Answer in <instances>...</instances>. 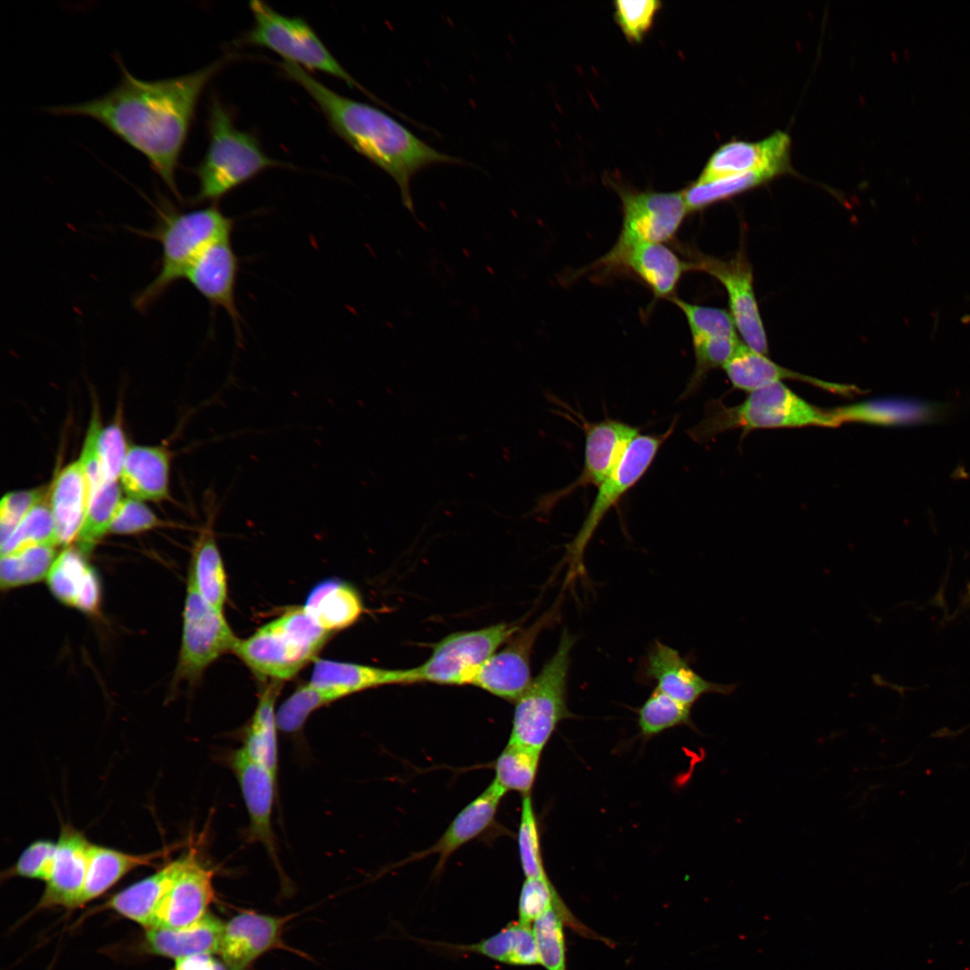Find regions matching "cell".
Instances as JSON below:
<instances>
[{"instance_id":"39","label":"cell","mask_w":970,"mask_h":970,"mask_svg":"<svg viewBox=\"0 0 970 970\" xmlns=\"http://www.w3.org/2000/svg\"><path fill=\"white\" fill-rule=\"evenodd\" d=\"M56 545L41 544L1 555L3 590L39 582L47 578L56 558Z\"/></svg>"},{"instance_id":"12","label":"cell","mask_w":970,"mask_h":970,"mask_svg":"<svg viewBox=\"0 0 970 970\" xmlns=\"http://www.w3.org/2000/svg\"><path fill=\"white\" fill-rule=\"evenodd\" d=\"M622 225L613 248L672 239L689 212L682 192L618 190Z\"/></svg>"},{"instance_id":"55","label":"cell","mask_w":970,"mask_h":970,"mask_svg":"<svg viewBox=\"0 0 970 970\" xmlns=\"http://www.w3.org/2000/svg\"><path fill=\"white\" fill-rule=\"evenodd\" d=\"M962 321H963V322H965V323H970V314H968V315H965V316H964V317L962 318Z\"/></svg>"},{"instance_id":"21","label":"cell","mask_w":970,"mask_h":970,"mask_svg":"<svg viewBox=\"0 0 970 970\" xmlns=\"http://www.w3.org/2000/svg\"><path fill=\"white\" fill-rule=\"evenodd\" d=\"M789 152L790 138L782 131L758 142L732 141L713 153L696 181L754 171H770L779 175L789 170Z\"/></svg>"},{"instance_id":"53","label":"cell","mask_w":970,"mask_h":970,"mask_svg":"<svg viewBox=\"0 0 970 970\" xmlns=\"http://www.w3.org/2000/svg\"><path fill=\"white\" fill-rule=\"evenodd\" d=\"M44 489L13 491L0 503V541L5 542L29 511L45 498Z\"/></svg>"},{"instance_id":"14","label":"cell","mask_w":970,"mask_h":970,"mask_svg":"<svg viewBox=\"0 0 970 970\" xmlns=\"http://www.w3.org/2000/svg\"><path fill=\"white\" fill-rule=\"evenodd\" d=\"M690 264L691 269L704 271L723 285L728 297L729 313L744 343L766 355L767 336L754 291L753 271L744 255L738 253L728 260L701 256Z\"/></svg>"},{"instance_id":"27","label":"cell","mask_w":970,"mask_h":970,"mask_svg":"<svg viewBox=\"0 0 970 970\" xmlns=\"http://www.w3.org/2000/svg\"><path fill=\"white\" fill-rule=\"evenodd\" d=\"M78 549L66 547L56 558L47 582L62 603L88 613L99 609L101 586L94 569Z\"/></svg>"},{"instance_id":"47","label":"cell","mask_w":970,"mask_h":970,"mask_svg":"<svg viewBox=\"0 0 970 970\" xmlns=\"http://www.w3.org/2000/svg\"><path fill=\"white\" fill-rule=\"evenodd\" d=\"M517 846L525 878H547L542 857L540 834L531 794L523 796Z\"/></svg>"},{"instance_id":"4","label":"cell","mask_w":970,"mask_h":970,"mask_svg":"<svg viewBox=\"0 0 970 970\" xmlns=\"http://www.w3.org/2000/svg\"><path fill=\"white\" fill-rule=\"evenodd\" d=\"M159 201L158 222L147 235L161 243V265L156 276L135 300L139 310L147 308L173 283L185 278L198 256L215 241L232 236L234 226V220L225 215L216 203L182 212L164 198Z\"/></svg>"},{"instance_id":"15","label":"cell","mask_w":970,"mask_h":970,"mask_svg":"<svg viewBox=\"0 0 970 970\" xmlns=\"http://www.w3.org/2000/svg\"><path fill=\"white\" fill-rule=\"evenodd\" d=\"M184 864L154 914L150 928L181 929L203 918L216 898L215 870L205 864L196 848L185 853Z\"/></svg>"},{"instance_id":"2","label":"cell","mask_w":970,"mask_h":970,"mask_svg":"<svg viewBox=\"0 0 970 970\" xmlns=\"http://www.w3.org/2000/svg\"><path fill=\"white\" fill-rule=\"evenodd\" d=\"M279 67L306 91L340 138L394 180L409 210L413 211L410 181L415 174L437 163H463L432 147L382 110L330 89L305 69L284 60Z\"/></svg>"},{"instance_id":"36","label":"cell","mask_w":970,"mask_h":970,"mask_svg":"<svg viewBox=\"0 0 970 970\" xmlns=\"http://www.w3.org/2000/svg\"><path fill=\"white\" fill-rule=\"evenodd\" d=\"M303 607L322 628L331 633L351 626L364 612L358 592L338 579L317 584Z\"/></svg>"},{"instance_id":"18","label":"cell","mask_w":970,"mask_h":970,"mask_svg":"<svg viewBox=\"0 0 970 970\" xmlns=\"http://www.w3.org/2000/svg\"><path fill=\"white\" fill-rule=\"evenodd\" d=\"M92 842L68 824L61 826L52 870L36 910L80 907Z\"/></svg>"},{"instance_id":"25","label":"cell","mask_w":970,"mask_h":970,"mask_svg":"<svg viewBox=\"0 0 970 970\" xmlns=\"http://www.w3.org/2000/svg\"><path fill=\"white\" fill-rule=\"evenodd\" d=\"M723 369L734 388L748 392L772 383L789 379L807 383L842 396L851 397L854 393H861V390L854 385L826 382L781 366L772 361L766 355L751 349L745 343Z\"/></svg>"},{"instance_id":"43","label":"cell","mask_w":970,"mask_h":970,"mask_svg":"<svg viewBox=\"0 0 970 970\" xmlns=\"http://www.w3.org/2000/svg\"><path fill=\"white\" fill-rule=\"evenodd\" d=\"M691 710L655 688L638 711L640 734L650 737L675 727H692Z\"/></svg>"},{"instance_id":"40","label":"cell","mask_w":970,"mask_h":970,"mask_svg":"<svg viewBox=\"0 0 970 970\" xmlns=\"http://www.w3.org/2000/svg\"><path fill=\"white\" fill-rule=\"evenodd\" d=\"M541 753L508 740L495 762L493 781L506 792L516 791L522 796L531 794Z\"/></svg>"},{"instance_id":"31","label":"cell","mask_w":970,"mask_h":970,"mask_svg":"<svg viewBox=\"0 0 970 970\" xmlns=\"http://www.w3.org/2000/svg\"><path fill=\"white\" fill-rule=\"evenodd\" d=\"M938 410L934 404L900 397L875 398L831 409L838 426L862 423L876 426H906L932 419Z\"/></svg>"},{"instance_id":"23","label":"cell","mask_w":970,"mask_h":970,"mask_svg":"<svg viewBox=\"0 0 970 970\" xmlns=\"http://www.w3.org/2000/svg\"><path fill=\"white\" fill-rule=\"evenodd\" d=\"M644 668L646 676L657 683L655 688L691 708L704 694L729 695L737 686L706 680L676 649L658 640L648 649Z\"/></svg>"},{"instance_id":"41","label":"cell","mask_w":970,"mask_h":970,"mask_svg":"<svg viewBox=\"0 0 970 970\" xmlns=\"http://www.w3.org/2000/svg\"><path fill=\"white\" fill-rule=\"evenodd\" d=\"M121 498L117 481H105L88 498L85 518L75 540L77 549L87 555L109 532Z\"/></svg>"},{"instance_id":"7","label":"cell","mask_w":970,"mask_h":970,"mask_svg":"<svg viewBox=\"0 0 970 970\" xmlns=\"http://www.w3.org/2000/svg\"><path fill=\"white\" fill-rule=\"evenodd\" d=\"M576 638L564 630L557 649L516 701L509 741L542 752L559 723L573 717L567 703Z\"/></svg>"},{"instance_id":"32","label":"cell","mask_w":970,"mask_h":970,"mask_svg":"<svg viewBox=\"0 0 970 970\" xmlns=\"http://www.w3.org/2000/svg\"><path fill=\"white\" fill-rule=\"evenodd\" d=\"M452 954H475L496 962L529 966L540 964L535 938L531 925L514 921L498 932L472 944L429 942Z\"/></svg>"},{"instance_id":"1","label":"cell","mask_w":970,"mask_h":970,"mask_svg":"<svg viewBox=\"0 0 970 970\" xmlns=\"http://www.w3.org/2000/svg\"><path fill=\"white\" fill-rule=\"evenodd\" d=\"M119 82L110 92L84 102L51 106L49 113L94 119L141 153L172 192L181 199L176 171L201 93L221 70L218 59L191 73L175 77L142 80L135 77L116 57Z\"/></svg>"},{"instance_id":"48","label":"cell","mask_w":970,"mask_h":970,"mask_svg":"<svg viewBox=\"0 0 970 970\" xmlns=\"http://www.w3.org/2000/svg\"><path fill=\"white\" fill-rule=\"evenodd\" d=\"M670 300L684 313L692 340L718 336H737L730 313L723 309L689 304L675 296H671Z\"/></svg>"},{"instance_id":"13","label":"cell","mask_w":970,"mask_h":970,"mask_svg":"<svg viewBox=\"0 0 970 970\" xmlns=\"http://www.w3.org/2000/svg\"><path fill=\"white\" fill-rule=\"evenodd\" d=\"M554 605L534 623L519 630L506 646L493 654L481 667L472 685L505 700L516 702L528 689L531 677V657L540 632L559 619Z\"/></svg>"},{"instance_id":"22","label":"cell","mask_w":970,"mask_h":970,"mask_svg":"<svg viewBox=\"0 0 970 970\" xmlns=\"http://www.w3.org/2000/svg\"><path fill=\"white\" fill-rule=\"evenodd\" d=\"M623 268L630 270L658 297H671L682 275L691 269L668 247L660 242H638L624 248H612L595 267Z\"/></svg>"},{"instance_id":"19","label":"cell","mask_w":970,"mask_h":970,"mask_svg":"<svg viewBox=\"0 0 970 970\" xmlns=\"http://www.w3.org/2000/svg\"><path fill=\"white\" fill-rule=\"evenodd\" d=\"M238 270L239 259L231 236H227L209 244L193 261L185 278L212 305L227 313L240 335L242 316L235 299Z\"/></svg>"},{"instance_id":"51","label":"cell","mask_w":970,"mask_h":970,"mask_svg":"<svg viewBox=\"0 0 970 970\" xmlns=\"http://www.w3.org/2000/svg\"><path fill=\"white\" fill-rule=\"evenodd\" d=\"M128 450L119 424L112 423L101 428L98 438V454L106 481H117L120 478Z\"/></svg>"},{"instance_id":"38","label":"cell","mask_w":970,"mask_h":970,"mask_svg":"<svg viewBox=\"0 0 970 970\" xmlns=\"http://www.w3.org/2000/svg\"><path fill=\"white\" fill-rule=\"evenodd\" d=\"M552 909H555L563 918L565 924L583 936L595 938V934L571 913L548 877L525 878L519 895L518 921L531 925V922Z\"/></svg>"},{"instance_id":"8","label":"cell","mask_w":970,"mask_h":970,"mask_svg":"<svg viewBox=\"0 0 970 970\" xmlns=\"http://www.w3.org/2000/svg\"><path fill=\"white\" fill-rule=\"evenodd\" d=\"M249 7L253 25L242 38V44L266 48L284 61L306 71H320L336 77L349 87L360 90L375 102L387 106L341 66L304 18L282 14L260 0L251 1Z\"/></svg>"},{"instance_id":"37","label":"cell","mask_w":970,"mask_h":970,"mask_svg":"<svg viewBox=\"0 0 970 970\" xmlns=\"http://www.w3.org/2000/svg\"><path fill=\"white\" fill-rule=\"evenodd\" d=\"M280 691V682L273 681L259 698L242 747L255 761L277 775V722L274 710Z\"/></svg>"},{"instance_id":"24","label":"cell","mask_w":970,"mask_h":970,"mask_svg":"<svg viewBox=\"0 0 970 970\" xmlns=\"http://www.w3.org/2000/svg\"><path fill=\"white\" fill-rule=\"evenodd\" d=\"M506 793L492 780L478 797L457 814L435 844L412 855L406 861L410 862L436 854L438 860L435 872L439 874L452 854L489 827Z\"/></svg>"},{"instance_id":"54","label":"cell","mask_w":970,"mask_h":970,"mask_svg":"<svg viewBox=\"0 0 970 970\" xmlns=\"http://www.w3.org/2000/svg\"><path fill=\"white\" fill-rule=\"evenodd\" d=\"M173 970H230L212 954H199L175 960Z\"/></svg>"},{"instance_id":"33","label":"cell","mask_w":970,"mask_h":970,"mask_svg":"<svg viewBox=\"0 0 970 970\" xmlns=\"http://www.w3.org/2000/svg\"><path fill=\"white\" fill-rule=\"evenodd\" d=\"M173 849L166 847L148 853L131 854L92 843L80 906L103 895L132 870L154 865L155 861L166 858Z\"/></svg>"},{"instance_id":"46","label":"cell","mask_w":970,"mask_h":970,"mask_svg":"<svg viewBox=\"0 0 970 970\" xmlns=\"http://www.w3.org/2000/svg\"><path fill=\"white\" fill-rule=\"evenodd\" d=\"M565 922L555 909L539 917L533 924L540 964L547 970H567Z\"/></svg>"},{"instance_id":"5","label":"cell","mask_w":970,"mask_h":970,"mask_svg":"<svg viewBox=\"0 0 970 970\" xmlns=\"http://www.w3.org/2000/svg\"><path fill=\"white\" fill-rule=\"evenodd\" d=\"M837 427L831 410L816 407L799 397L781 382L749 392L745 400L735 406L710 401L702 419L689 430V436L704 443L718 435L740 428L744 434L760 428Z\"/></svg>"},{"instance_id":"34","label":"cell","mask_w":970,"mask_h":970,"mask_svg":"<svg viewBox=\"0 0 970 970\" xmlns=\"http://www.w3.org/2000/svg\"><path fill=\"white\" fill-rule=\"evenodd\" d=\"M168 453L161 447H129L120 475L124 490L139 500H162L169 495Z\"/></svg>"},{"instance_id":"50","label":"cell","mask_w":970,"mask_h":970,"mask_svg":"<svg viewBox=\"0 0 970 970\" xmlns=\"http://www.w3.org/2000/svg\"><path fill=\"white\" fill-rule=\"evenodd\" d=\"M661 5L657 0H618L614 2L615 20L630 41L639 42L652 26Z\"/></svg>"},{"instance_id":"17","label":"cell","mask_w":970,"mask_h":970,"mask_svg":"<svg viewBox=\"0 0 970 970\" xmlns=\"http://www.w3.org/2000/svg\"><path fill=\"white\" fill-rule=\"evenodd\" d=\"M291 916H273L244 911L224 925L219 949L230 970H249L271 949L283 947V930Z\"/></svg>"},{"instance_id":"20","label":"cell","mask_w":970,"mask_h":970,"mask_svg":"<svg viewBox=\"0 0 970 970\" xmlns=\"http://www.w3.org/2000/svg\"><path fill=\"white\" fill-rule=\"evenodd\" d=\"M230 764L249 815V840L262 844L278 866L271 823L277 775L251 758L242 746L232 754Z\"/></svg>"},{"instance_id":"9","label":"cell","mask_w":970,"mask_h":970,"mask_svg":"<svg viewBox=\"0 0 970 970\" xmlns=\"http://www.w3.org/2000/svg\"><path fill=\"white\" fill-rule=\"evenodd\" d=\"M513 623L451 633L436 643L430 657L412 667L414 683L472 684L485 662L518 630Z\"/></svg>"},{"instance_id":"26","label":"cell","mask_w":970,"mask_h":970,"mask_svg":"<svg viewBox=\"0 0 970 970\" xmlns=\"http://www.w3.org/2000/svg\"><path fill=\"white\" fill-rule=\"evenodd\" d=\"M314 661L310 683L334 692L340 699L379 686L413 683L411 668L386 669L328 659Z\"/></svg>"},{"instance_id":"28","label":"cell","mask_w":970,"mask_h":970,"mask_svg":"<svg viewBox=\"0 0 970 970\" xmlns=\"http://www.w3.org/2000/svg\"><path fill=\"white\" fill-rule=\"evenodd\" d=\"M224 925L218 918L207 913L195 923L181 929H146L143 949L155 956L174 960L199 954H218Z\"/></svg>"},{"instance_id":"11","label":"cell","mask_w":970,"mask_h":970,"mask_svg":"<svg viewBox=\"0 0 970 970\" xmlns=\"http://www.w3.org/2000/svg\"><path fill=\"white\" fill-rule=\"evenodd\" d=\"M237 640L223 613L202 597L189 575L181 644L173 682L196 681L222 654L233 651Z\"/></svg>"},{"instance_id":"35","label":"cell","mask_w":970,"mask_h":970,"mask_svg":"<svg viewBox=\"0 0 970 970\" xmlns=\"http://www.w3.org/2000/svg\"><path fill=\"white\" fill-rule=\"evenodd\" d=\"M207 503V523L194 543L189 575L202 597L223 613L227 597L226 576L213 529L216 508L214 500Z\"/></svg>"},{"instance_id":"52","label":"cell","mask_w":970,"mask_h":970,"mask_svg":"<svg viewBox=\"0 0 970 970\" xmlns=\"http://www.w3.org/2000/svg\"><path fill=\"white\" fill-rule=\"evenodd\" d=\"M161 525L162 521L146 504L129 497L120 501L109 532L118 534H133Z\"/></svg>"},{"instance_id":"16","label":"cell","mask_w":970,"mask_h":970,"mask_svg":"<svg viewBox=\"0 0 970 970\" xmlns=\"http://www.w3.org/2000/svg\"><path fill=\"white\" fill-rule=\"evenodd\" d=\"M584 430L582 471L573 482L548 498L547 505L551 507L580 488L599 487L639 435L638 428L613 419L588 423Z\"/></svg>"},{"instance_id":"29","label":"cell","mask_w":970,"mask_h":970,"mask_svg":"<svg viewBox=\"0 0 970 970\" xmlns=\"http://www.w3.org/2000/svg\"><path fill=\"white\" fill-rule=\"evenodd\" d=\"M185 856L165 863L154 874L113 895L103 905L145 929L152 926L156 910L184 864Z\"/></svg>"},{"instance_id":"6","label":"cell","mask_w":970,"mask_h":970,"mask_svg":"<svg viewBox=\"0 0 970 970\" xmlns=\"http://www.w3.org/2000/svg\"><path fill=\"white\" fill-rule=\"evenodd\" d=\"M331 634L304 607H295L238 639L233 651L258 677L280 682L315 660Z\"/></svg>"},{"instance_id":"44","label":"cell","mask_w":970,"mask_h":970,"mask_svg":"<svg viewBox=\"0 0 970 970\" xmlns=\"http://www.w3.org/2000/svg\"><path fill=\"white\" fill-rule=\"evenodd\" d=\"M41 544L58 545L50 504L45 498L29 511L8 540L1 544V555Z\"/></svg>"},{"instance_id":"45","label":"cell","mask_w":970,"mask_h":970,"mask_svg":"<svg viewBox=\"0 0 970 970\" xmlns=\"http://www.w3.org/2000/svg\"><path fill=\"white\" fill-rule=\"evenodd\" d=\"M339 699L332 692L310 683L304 684L278 709L276 713L277 728L285 733L297 732L314 710Z\"/></svg>"},{"instance_id":"3","label":"cell","mask_w":970,"mask_h":970,"mask_svg":"<svg viewBox=\"0 0 970 970\" xmlns=\"http://www.w3.org/2000/svg\"><path fill=\"white\" fill-rule=\"evenodd\" d=\"M207 132V149L193 170L198 190L192 204H215L263 171L288 167L266 154L254 135L239 129L230 110L216 96L208 108Z\"/></svg>"},{"instance_id":"49","label":"cell","mask_w":970,"mask_h":970,"mask_svg":"<svg viewBox=\"0 0 970 970\" xmlns=\"http://www.w3.org/2000/svg\"><path fill=\"white\" fill-rule=\"evenodd\" d=\"M55 852V842L37 840L23 850L16 862L5 870L2 877H19L46 882L52 870Z\"/></svg>"},{"instance_id":"10","label":"cell","mask_w":970,"mask_h":970,"mask_svg":"<svg viewBox=\"0 0 970 970\" xmlns=\"http://www.w3.org/2000/svg\"><path fill=\"white\" fill-rule=\"evenodd\" d=\"M676 422L658 435H638L622 457L600 484L589 511L577 535L567 547L569 578L583 574L585 550L606 514L644 476L662 445L672 435Z\"/></svg>"},{"instance_id":"30","label":"cell","mask_w":970,"mask_h":970,"mask_svg":"<svg viewBox=\"0 0 970 970\" xmlns=\"http://www.w3.org/2000/svg\"><path fill=\"white\" fill-rule=\"evenodd\" d=\"M49 504L57 543L68 547L80 533L88 506L87 483L79 460L58 473L51 487Z\"/></svg>"},{"instance_id":"42","label":"cell","mask_w":970,"mask_h":970,"mask_svg":"<svg viewBox=\"0 0 970 970\" xmlns=\"http://www.w3.org/2000/svg\"><path fill=\"white\" fill-rule=\"evenodd\" d=\"M775 176L770 171L738 173L706 182L695 181L682 193L688 211H696L758 187Z\"/></svg>"}]
</instances>
